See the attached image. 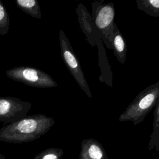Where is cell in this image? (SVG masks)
Listing matches in <instances>:
<instances>
[{
  "label": "cell",
  "mask_w": 159,
  "mask_h": 159,
  "mask_svg": "<svg viewBox=\"0 0 159 159\" xmlns=\"http://www.w3.org/2000/svg\"><path fill=\"white\" fill-rule=\"evenodd\" d=\"M55 124L52 117L37 114L26 116L0 129V141L12 143L29 142L45 134Z\"/></svg>",
  "instance_id": "cell-1"
},
{
  "label": "cell",
  "mask_w": 159,
  "mask_h": 159,
  "mask_svg": "<svg viewBox=\"0 0 159 159\" xmlns=\"http://www.w3.org/2000/svg\"><path fill=\"white\" fill-rule=\"evenodd\" d=\"M158 102L159 81L140 91L120 115L119 120L131 121L134 125L139 124Z\"/></svg>",
  "instance_id": "cell-2"
},
{
  "label": "cell",
  "mask_w": 159,
  "mask_h": 159,
  "mask_svg": "<svg viewBox=\"0 0 159 159\" xmlns=\"http://www.w3.org/2000/svg\"><path fill=\"white\" fill-rule=\"evenodd\" d=\"M92 17L103 44L111 49V39L113 34L115 7L113 2L104 4L103 0L95 1L91 4Z\"/></svg>",
  "instance_id": "cell-3"
},
{
  "label": "cell",
  "mask_w": 159,
  "mask_h": 159,
  "mask_svg": "<svg viewBox=\"0 0 159 159\" xmlns=\"http://www.w3.org/2000/svg\"><path fill=\"white\" fill-rule=\"evenodd\" d=\"M6 75L11 80L24 83L27 86L48 88L57 86V83L50 75L34 67L20 66L9 69Z\"/></svg>",
  "instance_id": "cell-4"
},
{
  "label": "cell",
  "mask_w": 159,
  "mask_h": 159,
  "mask_svg": "<svg viewBox=\"0 0 159 159\" xmlns=\"http://www.w3.org/2000/svg\"><path fill=\"white\" fill-rule=\"evenodd\" d=\"M59 42L61 57L63 63L81 89L89 98H92V93L80 61L63 30H60L59 32Z\"/></svg>",
  "instance_id": "cell-5"
},
{
  "label": "cell",
  "mask_w": 159,
  "mask_h": 159,
  "mask_svg": "<svg viewBox=\"0 0 159 159\" xmlns=\"http://www.w3.org/2000/svg\"><path fill=\"white\" fill-rule=\"evenodd\" d=\"M76 12L77 14L79 25L84 34L88 42L91 47H94L96 45L98 46L99 61L106 59L107 57L104 51L103 43L94 25L91 14L81 3L78 4L76 9Z\"/></svg>",
  "instance_id": "cell-6"
},
{
  "label": "cell",
  "mask_w": 159,
  "mask_h": 159,
  "mask_svg": "<svg viewBox=\"0 0 159 159\" xmlns=\"http://www.w3.org/2000/svg\"><path fill=\"white\" fill-rule=\"evenodd\" d=\"M31 106L30 102L16 98L0 97V122L4 125L26 116Z\"/></svg>",
  "instance_id": "cell-7"
},
{
  "label": "cell",
  "mask_w": 159,
  "mask_h": 159,
  "mask_svg": "<svg viewBox=\"0 0 159 159\" xmlns=\"http://www.w3.org/2000/svg\"><path fill=\"white\" fill-rule=\"evenodd\" d=\"M78 159H108L103 146L94 139L82 140Z\"/></svg>",
  "instance_id": "cell-8"
},
{
  "label": "cell",
  "mask_w": 159,
  "mask_h": 159,
  "mask_svg": "<svg viewBox=\"0 0 159 159\" xmlns=\"http://www.w3.org/2000/svg\"><path fill=\"white\" fill-rule=\"evenodd\" d=\"M111 46L118 61L121 64H124L126 61L127 45L122 34L116 24L111 39Z\"/></svg>",
  "instance_id": "cell-9"
},
{
  "label": "cell",
  "mask_w": 159,
  "mask_h": 159,
  "mask_svg": "<svg viewBox=\"0 0 159 159\" xmlns=\"http://www.w3.org/2000/svg\"><path fill=\"white\" fill-rule=\"evenodd\" d=\"M16 6L22 11L34 18L41 19L40 5L37 0H16Z\"/></svg>",
  "instance_id": "cell-10"
},
{
  "label": "cell",
  "mask_w": 159,
  "mask_h": 159,
  "mask_svg": "<svg viewBox=\"0 0 159 159\" xmlns=\"http://www.w3.org/2000/svg\"><path fill=\"white\" fill-rule=\"evenodd\" d=\"M148 149L150 151L155 149L159 152V102L155 107L153 112V130L150 135Z\"/></svg>",
  "instance_id": "cell-11"
},
{
  "label": "cell",
  "mask_w": 159,
  "mask_h": 159,
  "mask_svg": "<svg viewBox=\"0 0 159 159\" xmlns=\"http://www.w3.org/2000/svg\"><path fill=\"white\" fill-rule=\"evenodd\" d=\"M137 7L149 16L159 17V0H136Z\"/></svg>",
  "instance_id": "cell-12"
},
{
  "label": "cell",
  "mask_w": 159,
  "mask_h": 159,
  "mask_svg": "<svg viewBox=\"0 0 159 159\" xmlns=\"http://www.w3.org/2000/svg\"><path fill=\"white\" fill-rule=\"evenodd\" d=\"M64 152L62 149L55 147L47 148L37 155H36L34 159H60Z\"/></svg>",
  "instance_id": "cell-13"
},
{
  "label": "cell",
  "mask_w": 159,
  "mask_h": 159,
  "mask_svg": "<svg viewBox=\"0 0 159 159\" xmlns=\"http://www.w3.org/2000/svg\"><path fill=\"white\" fill-rule=\"evenodd\" d=\"M10 19L2 2L0 0V35H6L9 30Z\"/></svg>",
  "instance_id": "cell-14"
},
{
  "label": "cell",
  "mask_w": 159,
  "mask_h": 159,
  "mask_svg": "<svg viewBox=\"0 0 159 159\" xmlns=\"http://www.w3.org/2000/svg\"><path fill=\"white\" fill-rule=\"evenodd\" d=\"M0 159H6V158H5V157L4 155L0 154Z\"/></svg>",
  "instance_id": "cell-15"
}]
</instances>
